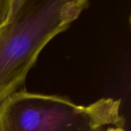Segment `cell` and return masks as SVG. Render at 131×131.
<instances>
[{"label":"cell","mask_w":131,"mask_h":131,"mask_svg":"<svg viewBox=\"0 0 131 131\" xmlns=\"http://www.w3.org/2000/svg\"><path fill=\"white\" fill-rule=\"evenodd\" d=\"M88 6V0H0V104L25 88L44 48Z\"/></svg>","instance_id":"6da1fadb"},{"label":"cell","mask_w":131,"mask_h":131,"mask_svg":"<svg viewBox=\"0 0 131 131\" xmlns=\"http://www.w3.org/2000/svg\"><path fill=\"white\" fill-rule=\"evenodd\" d=\"M121 100L101 98L87 106L60 95L20 90L0 104V131H104L124 128Z\"/></svg>","instance_id":"7a4b0ae2"},{"label":"cell","mask_w":131,"mask_h":131,"mask_svg":"<svg viewBox=\"0 0 131 131\" xmlns=\"http://www.w3.org/2000/svg\"><path fill=\"white\" fill-rule=\"evenodd\" d=\"M104 131H125L124 128H121V127H110L108 128H107Z\"/></svg>","instance_id":"3957f363"}]
</instances>
